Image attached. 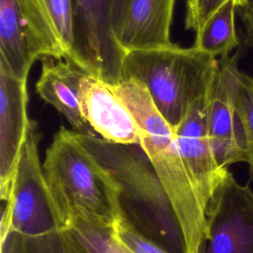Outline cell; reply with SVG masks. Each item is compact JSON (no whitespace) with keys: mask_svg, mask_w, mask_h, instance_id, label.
Instances as JSON below:
<instances>
[{"mask_svg":"<svg viewBox=\"0 0 253 253\" xmlns=\"http://www.w3.org/2000/svg\"><path fill=\"white\" fill-rule=\"evenodd\" d=\"M27 79L0 70V197L8 198L15 167L31 119L27 114Z\"/></svg>","mask_w":253,"mask_h":253,"instance_id":"4fadbf2b","label":"cell"},{"mask_svg":"<svg viewBox=\"0 0 253 253\" xmlns=\"http://www.w3.org/2000/svg\"><path fill=\"white\" fill-rule=\"evenodd\" d=\"M42 1L51 19L66 55L71 56L75 60L85 64L76 53L74 0Z\"/></svg>","mask_w":253,"mask_h":253,"instance_id":"ac0fdd59","label":"cell"},{"mask_svg":"<svg viewBox=\"0 0 253 253\" xmlns=\"http://www.w3.org/2000/svg\"><path fill=\"white\" fill-rule=\"evenodd\" d=\"M67 229L90 253H132L114 236L112 227L76 217L68 224Z\"/></svg>","mask_w":253,"mask_h":253,"instance_id":"e0dca14e","label":"cell"},{"mask_svg":"<svg viewBox=\"0 0 253 253\" xmlns=\"http://www.w3.org/2000/svg\"><path fill=\"white\" fill-rule=\"evenodd\" d=\"M114 236L132 253H170L155 241L138 231L125 216L112 227Z\"/></svg>","mask_w":253,"mask_h":253,"instance_id":"ffe728a7","label":"cell"},{"mask_svg":"<svg viewBox=\"0 0 253 253\" xmlns=\"http://www.w3.org/2000/svg\"><path fill=\"white\" fill-rule=\"evenodd\" d=\"M42 61L41 76L36 84L38 94L65 117L73 130L97 135L85 121L79 100L83 79L95 73L68 55L45 57Z\"/></svg>","mask_w":253,"mask_h":253,"instance_id":"5bb4252c","label":"cell"},{"mask_svg":"<svg viewBox=\"0 0 253 253\" xmlns=\"http://www.w3.org/2000/svg\"><path fill=\"white\" fill-rule=\"evenodd\" d=\"M236 108L244 128L248 155L250 180H253V78L241 73Z\"/></svg>","mask_w":253,"mask_h":253,"instance_id":"d6986e66","label":"cell"},{"mask_svg":"<svg viewBox=\"0 0 253 253\" xmlns=\"http://www.w3.org/2000/svg\"><path fill=\"white\" fill-rule=\"evenodd\" d=\"M228 0H188L185 27L196 34L207 20Z\"/></svg>","mask_w":253,"mask_h":253,"instance_id":"44dd1931","label":"cell"},{"mask_svg":"<svg viewBox=\"0 0 253 253\" xmlns=\"http://www.w3.org/2000/svg\"><path fill=\"white\" fill-rule=\"evenodd\" d=\"M108 85L137 123L139 144L171 202L184 236L186 253H198L205 234V211L180 153L175 128L164 119L146 88L138 81L126 79Z\"/></svg>","mask_w":253,"mask_h":253,"instance_id":"7a4b0ae2","label":"cell"},{"mask_svg":"<svg viewBox=\"0 0 253 253\" xmlns=\"http://www.w3.org/2000/svg\"><path fill=\"white\" fill-rule=\"evenodd\" d=\"M218 60L199 48L164 46L126 51L121 81L133 79L148 91L154 105L175 128L188 106L213 89Z\"/></svg>","mask_w":253,"mask_h":253,"instance_id":"277c9868","label":"cell"},{"mask_svg":"<svg viewBox=\"0 0 253 253\" xmlns=\"http://www.w3.org/2000/svg\"><path fill=\"white\" fill-rule=\"evenodd\" d=\"M198 253H253V191L228 172L205 211Z\"/></svg>","mask_w":253,"mask_h":253,"instance_id":"52a82bcc","label":"cell"},{"mask_svg":"<svg viewBox=\"0 0 253 253\" xmlns=\"http://www.w3.org/2000/svg\"><path fill=\"white\" fill-rule=\"evenodd\" d=\"M0 253H90L67 229L28 236L15 231L0 237Z\"/></svg>","mask_w":253,"mask_h":253,"instance_id":"2e32d148","label":"cell"},{"mask_svg":"<svg viewBox=\"0 0 253 253\" xmlns=\"http://www.w3.org/2000/svg\"><path fill=\"white\" fill-rule=\"evenodd\" d=\"M238 0L226 1L196 34L194 46L212 56L227 55L238 43L235 30V11Z\"/></svg>","mask_w":253,"mask_h":253,"instance_id":"9a60e30c","label":"cell"},{"mask_svg":"<svg viewBox=\"0 0 253 253\" xmlns=\"http://www.w3.org/2000/svg\"><path fill=\"white\" fill-rule=\"evenodd\" d=\"M212 91L213 89L194 100L175 127L180 153L204 211L213 192L229 172L218 165L209 135L208 114Z\"/></svg>","mask_w":253,"mask_h":253,"instance_id":"9c48e42d","label":"cell"},{"mask_svg":"<svg viewBox=\"0 0 253 253\" xmlns=\"http://www.w3.org/2000/svg\"><path fill=\"white\" fill-rule=\"evenodd\" d=\"M241 73L235 57L221 56L209 105L211 147L218 165L225 169L233 163L249 161L246 136L236 108Z\"/></svg>","mask_w":253,"mask_h":253,"instance_id":"ba28073f","label":"cell"},{"mask_svg":"<svg viewBox=\"0 0 253 253\" xmlns=\"http://www.w3.org/2000/svg\"><path fill=\"white\" fill-rule=\"evenodd\" d=\"M66 55L42 0H0V70L27 79L38 59Z\"/></svg>","mask_w":253,"mask_h":253,"instance_id":"5b68a950","label":"cell"},{"mask_svg":"<svg viewBox=\"0 0 253 253\" xmlns=\"http://www.w3.org/2000/svg\"><path fill=\"white\" fill-rule=\"evenodd\" d=\"M40 140L38 124L31 120L7 198L12 205L10 231L28 236L64 228L40 161Z\"/></svg>","mask_w":253,"mask_h":253,"instance_id":"8992f818","label":"cell"},{"mask_svg":"<svg viewBox=\"0 0 253 253\" xmlns=\"http://www.w3.org/2000/svg\"><path fill=\"white\" fill-rule=\"evenodd\" d=\"M175 0H110V24L117 44L126 51L171 44Z\"/></svg>","mask_w":253,"mask_h":253,"instance_id":"8fae6325","label":"cell"},{"mask_svg":"<svg viewBox=\"0 0 253 253\" xmlns=\"http://www.w3.org/2000/svg\"><path fill=\"white\" fill-rule=\"evenodd\" d=\"M42 169L64 228L76 217L113 227L125 216L119 184L76 139L74 130L58 129Z\"/></svg>","mask_w":253,"mask_h":253,"instance_id":"3957f363","label":"cell"},{"mask_svg":"<svg viewBox=\"0 0 253 253\" xmlns=\"http://www.w3.org/2000/svg\"><path fill=\"white\" fill-rule=\"evenodd\" d=\"M76 53L102 80L121 82L125 52L117 44L110 24V0H74Z\"/></svg>","mask_w":253,"mask_h":253,"instance_id":"30bf717a","label":"cell"},{"mask_svg":"<svg viewBox=\"0 0 253 253\" xmlns=\"http://www.w3.org/2000/svg\"><path fill=\"white\" fill-rule=\"evenodd\" d=\"M76 139L121 188L125 217L170 253H186L171 202L140 144H120L74 130Z\"/></svg>","mask_w":253,"mask_h":253,"instance_id":"6da1fadb","label":"cell"},{"mask_svg":"<svg viewBox=\"0 0 253 253\" xmlns=\"http://www.w3.org/2000/svg\"><path fill=\"white\" fill-rule=\"evenodd\" d=\"M80 108L97 135L120 144H139V127L125 103L96 74L87 75L80 88Z\"/></svg>","mask_w":253,"mask_h":253,"instance_id":"7c38bea8","label":"cell"}]
</instances>
